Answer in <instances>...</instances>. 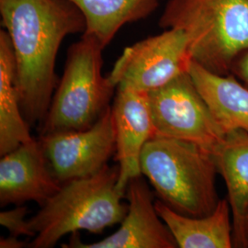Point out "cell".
Segmentation results:
<instances>
[{"label": "cell", "instance_id": "obj_1", "mask_svg": "<svg viewBox=\"0 0 248 248\" xmlns=\"http://www.w3.org/2000/svg\"><path fill=\"white\" fill-rule=\"evenodd\" d=\"M0 15L15 54L22 113L30 126L40 125L58 84L59 48L66 36L84 33L86 19L69 0H0Z\"/></svg>", "mask_w": 248, "mask_h": 248}, {"label": "cell", "instance_id": "obj_2", "mask_svg": "<svg viewBox=\"0 0 248 248\" xmlns=\"http://www.w3.org/2000/svg\"><path fill=\"white\" fill-rule=\"evenodd\" d=\"M119 166L61 184L29 222L35 236L30 248H53L68 233H99L121 223L127 212L118 188Z\"/></svg>", "mask_w": 248, "mask_h": 248}, {"label": "cell", "instance_id": "obj_3", "mask_svg": "<svg viewBox=\"0 0 248 248\" xmlns=\"http://www.w3.org/2000/svg\"><path fill=\"white\" fill-rule=\"evenodd\" d=\"M141 173L160 202L179 214L203 217L220 202L213 154L193 142L155 136L142 150Z\"/></svg>", "mask_w": 248, "mask_h": 248}, {"label": "cell", "instance_id": "obj_4", "mask_svg": "<svg viewBox=\"0 0 248 248\" xmlns=\"http://www.w3.org/2000/svg\"><path fill=\"white\" fill-rule=\"evenodd\" d=\"M158 25L184 31L192 61L217 75L248 51V0H169Z\"/></svg>", "mask_w": 248, "mask_h": 248}, {"label": "cell", "instance_id": "obj_5", "mask_svg": "<svg viewBox=\"0 0 248 248\" xmlns=\"http://www.w3.org/2000/svg\"><path fill=\"white\" fill-rule=\"evenodd\" d=\"M103 50L96 38L84 34L68 48L40 135L85 130L104 115L117 88L102 74Z\"/></svg>", "mask_w": 248, "mask_h": 248}, {"label": "cell", "instance_id": "obj_6", "mask_svg": "<svg viewBox=\"0 0 248 248\" xmlns=\"http://www.w3.org/2000/svg\"><path fill=\"white\" fill-rule=\"evenodd\" d=\"M155 136L193 142L213 153L225 133L188 72L148 93Z\"/></svg>", "mask_w": 248, "mask_h": 248}, {"label": "cell", "instance_id": "obj_7", "mask_svg": "<svg viewBox=\"0 0 248 248\" xmlns=\"http://www.w3.org/2000/svg\"><path fill=\"white\" fill-rule=\"evenodd\" d=\"M191 62L186 33L167 29L126 47L108 78L117 89L149 93L188 72Z\"/></svg>", "mask_w": 248, "mask_h": 248}, {"label": "cell", "instance_id": "obj_8", "mask_svg": "<svg viewBox=\"0 0 248 248\" xmlns=\"http://www.w3.org/2000/svg\"><path fill=\"white\" fill-rule=\"evenodd\" d=\"M39 141L59 182L96 174L116 152L111 106L88 129L40 135Z\"/></svg>", "mask_w": 248, "mask_h": 248}, {"label": "cell", "instance_id": "obj_9", "mask_svg": "<svg viewBox=\"0 0 248 248\" xmlns=\"http://www.w3.org/2000/svg\"><path fill=\"white\" fill-rule=\"evenodd\" d=\"M127 212L119 229L98 242L84 244L72 233L71 248H177L176 240L155 208V201L142 175L133 177L126 188Z\"/></svg>", "mask_w": 248, "mask_h": 248}, {"label": "cell", "instance_id": "obj_10", "mask_svg": "<svg viewBox=\"0 0 248 248\" xmlns=\"http://www.w3.org/2000/svg\"><path fill=\"white\" fill-rule=\"evenodd\" d=\"M39 140L19 145L1 156L0 204L43 206L60 188Z\"/></svg>", "mask_w": 248, "mask_h": 248}, {"label": "cell", "instance_id": "obj_11", "mask_svg": "<svg viewBox=\"0 0 248 248\" xmlns=\"http://www.w3.org/2000/svg\"><path fill=\"white\" fill-rule=\"evenodd\" d=\"M115 129L118 188L126 193L133 177L142 175L141 156L145 144L155 136L148 93L117 89L111 106Z\"/></svg>", "mask_w": 248, "mask_h": 248}, {"label": "cell", "instance_id": "obj_12", "mask_svg": "<svg viewBox=\"0 0 248 248\" xmlns=\"http://www.w3.org/2000/svg\"><path fill=\"white\" fill-rule=\"evenodd\" d=\"M212 154L218 173L227 187L233 227V248H246L244 219L248 206V132L235 130L226 133Z\"/></svg>", "mask_w": 248, "mask_h": 248}, {"label": "cell", "instance_id": "obj_13", "mask_svg": "<svg viewBox=\"0 0 248 248\" xmlns=\"http://www.w3.org/2000/svg\"><path fill=\"white\" fill-rule=\"evenodd\" d=\"M155 208L166 222L177 248H233V227L228 198L220 200L213 213L203 217H189L174 212L155 201Z\"/></svg>", "mask_w": 248, "mask_h": 248}, {"label": "cell", "instance_id": "obj_14", "mask_svg": "<svg viewBox=\"0 0 248 248\" xmlns=\"http://www.w3.org/2000/svg\"><path fill=\"white\" fill-rule=\"evenodd\" d=\"M188 73L225 134L248 133V88L232 74L217 75L191 62Z\"/></svg>", "mask_w": 248, "mask_h": 248}, {"label": "cell", "instance_id": "obj_15", "mask_svg": "<svg viewBox=\"0 0 248 248\" xmlns=\"http://www.w3.org/2000/svg\"><path fill=\"white\" fill-rule=\"evenodd\" d=\"M22 113L17 85V66L9 33L0 31V155L32 141Z\"/></svg>", "mask_w": 248, "mask_h": 248}, {"label": "cell", "instance_id": "obj_16", "mask_svg": "<svg viewBox=\"0 0 248 248\" xmlns=\"http://www.w3.org/2000/svg\"><path fill=\"white\" fill-rule=\"evenodd\" d=\"M86 19L84 35L96 38L105 48L126 24L148 18L159 0H69Z\"/></svg>", "mask_w": 248, "mask_h": 248}, {"label": "cell", "instance_id": "obj_17", "mask_svg": "<svg viewBox=\"0 0 248 248\" xmlns=\"http://www.w3.org/2000/svg\"><path fill=\"white\" fill-rule=\"evenodd\" d=\"M28 209L22 205H17L14 209L3 211L0 213V224L9 231V234L20 236H35L31 230L30 222L26 221Z\"/></svg>", "mask_w": 248, "mask_h": 248}, {"label": "cell", "instance_id": "obj_18", "mask_svg": "<svg viewBox=\"0 0 248 248\" xmlns=\"http://www.w3.org/2000/svg\"><path fill=\"white\" fill-rule=\"evenodd\" d=\"M231 74L248 88V51L242 53L233 62Z\"/></svg>", "mask_w": 248, "mask_h": 248}, {"label": "cell", "instance_id": "obj_19", "mask_svg": "<svg viewBox=\"0 0 248 248\" xmlns=\"http://www.w3.org/2000/svg\"><path fill=\"white\" fill-rule=\"evenodd\" d=\"M25 242L19 240L18 236L9 234L8 237L0 238V248H22L26 247Z\"/></svg>", "mask_w": 248, "mask_h": 248}, {"label": "cell", "instance_id": "obj_20", "mask_svg": "<svg viewBox=\"0 0 248 248\" xmlns=\"http://www.w3.org/2000/svg\"><path fill=\"white\" fill-rule=\"evenodd\" d=\"M244 233H245V239L247 243V248H248V206L245 214V219H244Z\"/></svg>", "mask_w": 248, "mask_h": 248}]
</instances>
